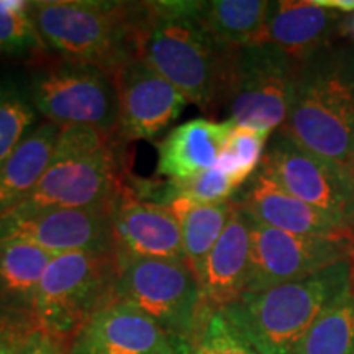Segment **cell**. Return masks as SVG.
Here are the masks:
<instances>
[{"label":"cell","mask_w":354,"mask_h":354,"mask_svg":"<svg viewBox=\"0 0 354 354\" xmlns=\"http://www.w3.org/2000/svg\"><path fill=\"white\" fill-rule=\"evenodd\" d=\"M117 274L113 251L56 254L35 300L33 320L38 328L68 343L95 310L113 299Z\"/></svg>","instance_id":"8"},{"label":"cell","mask_w":354,"mask_h":354,"mask_svg":"<svg viewBox=\"0 0 354 354\" xmlns=\"http://www.w3.org/2000/svg\"><path fill=\"white\" fill-rule=\"evenodd\" d=\"M279 130L307 151L349 171L354 158V43L336 39L299 66L294 100Z\"/></svg>","instance_id":"1"},{"label":"cell","mask_w":354,"mask_h":354,"mask_svg":"<svg viewBox=\"0 0 354 354\" xmlns=\"http://www.w3.org/2000/svg\"><path fill=\"white\" fill-rule=\"evenodd\" d=\"M66 354H179V344L141 310L113 297L71 336Z\"/></svg>","instance_id":"14"},{"label":"cell","mask_w":354,"mask_h":354,"mask_svg":"<svg viewBox=\"0 0 354 354\" xmlns=\"http://www.w3.org/2000/svg\"><path fill=\"white\" fill-rule=\"evenodd\" d=\"M37 323L32 318H24L0 312V354H17Z\"/></svg>","instance_id":"30"},{"label":"cell","mask_w":354,"mask_h":354,"mask_svg":"<svg viewBox=\"0 0 354 354\" xmlns=\"http://www.w3.org/2000/svg\"><path fill=\"white\" fill-rule=\"evenodd\" d=\"M349 259L354 264V221L351 225V230H349Z\"/></svg>","instance_id":"32"},{"label":"cell","mask_w":354,"mask_h":354,"mask_svg":"<svg viewBox=\"0 0 354 354\" xmlns=\"http://www.w3.org/2000/svg\"><path fill=\"white\" fill-rule=\"evenodd\" d=\"M240 189L232 177L214 166L190 179L169 180L162 184V203L169 205L177 197H184L196 203H220L233 198Z\"/></svg>","instance_id":"29"},{"label":"cell","mask_w":354,"mask_h":354,"mask_svg":"<svg viewBox=\"0 0 354 354\" xmlns=\"http://www.w3.org/2000/svg\"><path fill=\"white\" fill-rule=\"evenodd\" d=\"M179 354H259L238 333L221 310H212Z\"/></svg>","instance_id":"28"},{"label":"cell","mask_w":354,"mask_h":354,"mask_svg":"<svg viewBox=\"0 0 354 354\" xmlns=\"http://www.w3.org/2000/svg\"><path fill=\"white\" fill-rule=\"evenodd\" d=\"M346 13L322 7L317 0L269 3L264 43H271L300 66L346 32Z\"/></svg>","instance_id":"16"},{"label":"cell","mask_w":354,"mask_h":354,"mask_svg":"<svg viewBox=\"0 0 354 354\" xmlns=\"http://www.w3.org/2000/svg\"><path fill=\"white\" fill-rule=\"evenodd\" d=\"M17 354H66V343L35 326Z\"/></svg>","instance_id":"31"},{"label":"cell","mask_w":354,"mask_h":354,"mask_svg":"<svg viewBox=\"0 0 354 354\" xmlns=\"http://www.w3.org/2000/svg\"><path fill=\"white\" fill-rule=\"evenodd\" d=\"M353 294H354V292H353Z\"/></svg>","instance_id":"35"},{"label":"cell","mask_w":354,"mask_h":354,"mask_svg":"<svg viewBox=\"0 0 354 354\" xmlns=\"http://www.w3.org/2000/svg\"><path fill=\"white\" fill-rule=\"evenodd\" d=\"M251 263L250 216L238 205L196 276L205 307L221 310L246 290Z\"/></svg>","instance_id":"17"},{"label":"cell","mask_w":354,"mask_h":354,"mask_svg":"<svg viewBox=\"0 0 354 354\" xmlns=\"http://www.w3.org/2000/svg\"><path fill=\"white\" fill-rule=\"evenodd\" d=\"M349 177H351V184H353V194H354V158L349 165Z\"/></svg>","instance_id":"33"},{"label":"cell","mask_w":354,"mask_h":354,"mask_svg":"<svg viewBox=\"0 0 354 354\" xmlns=\"http://www.w3.org/2000/svg\"><path fill=\"white\" fill-rule=\"evenodd\" d=\"M234 198L251 218L268 227L307 236L349 240V232L330 216L290 196L261 171L254 172Z\"/></svg>","instance_id":"18"},{"label":"cell","mask_w":354,"mask_h":354,"mask_svg":"<svg viewBox=\"0 0 354 354\" xmlns=\"http://www.w3.org/2000/svg\"><path fill=\"white\" fill-rule=\"evenodd\" d=\"M295 354H354V294L317 318Z\"/></svg>","instance_id":"25"},{"label":"cell","mask_w":354,"mask_h":354,"mask_svg":"<svg viewBox=\"0 0 354 354\" xmlns=\"http://www.w3.org/2000/svg\"><path fill=\"white\" fill-rule=\"evenodd\" d=\"M39 122L26 79L0 82V166Z\"/></svg>","instance_id":"24"},{"label":"cell","mask_w":354,"mask_h":354,"mask_svg":"<svg viewBox=\"0 0 354 354\" xmlns=\"http://www.w3.org/2000/svg\"><path fill=\"white\" fill-rule=\"evenodd\" d=\"M250 225L251 263L245 292L300 281L338 261L349 259V240L282 232L251 216Z\"/></svg>","instance_id":"12"},{"label":"cell","mask_w":354,"mask_h":354,"mask_svg":"<svg viewBox=\"0 0 354 354\" xmlns=\"http://www.w3.org/2000/svg\"><path fill=\"white\" fill-rule=\"evenodd\" d=\"M112 251L117 263L184 259L179 221L167 205L143 201L127 184L113 207Z\"/></svg>","instance_id":"15"},{"label":"cell","mask_w":354,"mask_h":354,"mask_svg":"<svg viewBox=\"0 0 354 354\" xmlns=\"http://www.w3.org/2000/svg\"><path fill=\"white\" fill-rule=\"evenodd\" d=\"M269 3L266 0L202 2L201 21L225 50L264 43Z\"/></svg>","instance_id":"22"},{"label":"cell","mask_w":354,"mask_h":354,"mask_svg":"<svg viewBox=\"0 0 354 354\" xmlns=\"http://www.w3.org/2000/svg\"><path fill=\"white\" fill-rule=\"evenodd\" d=\"M26 82L43 120L117 133L118 94L107 71L48 53L33 61Z\"/></svg>","instance_id":"7"},{"label":"cell","mask_w":354,"mask_h":354,"mask_svg":"<svg viewBox=\"0 0 354 354\" xmlns=\"http://www.w3.org/2000/svg\"><path fill=\"white\" fill-rule=\"evenodd\" d=\"M167 207L179 221L185 261L196 271L223 233L236 209V198L220 203H196L177 197Z\"/></svg>","instance_id":"23"},{"label":"cell","mask_w":354,"mask_h":354,"mask_svg":"<svg viewBox=\"0 0 354 354\" xmlns=\"http://www.w3.org/2000/svg\"><path fill=\"white\" fill-rule=\"evenodd\" d=\"M118 94L117 135L122 140H154L187 107L189 100L141 57L113 74Z\"/></svg>","instance_id":"13"},{"label":"cell","mask_w":354,"mask_h":354,"mask_svg":"<svg viewBox=\"0 0 354 354\" xmlns=\"http://www.w3.org/2000/svg\"><path fill=\"white\" fill-rule=\"evenodd\" d=\"M266 177L346 232L354 221V194L349 171L310 153L277 130L266 146L259 169Z\"/></svg>","instance_id":"10"},{"label":"cell","mask_w":354,"mask_h":354,"mask_svg":"<svg viewBox=\"0 0 354 354\" xmlns=\"http://www.w3.org/2000/svg\"><path fill=\"white\" fill-rule=\"evenodd\" d=\"M353 292L354 264L343 259L300 281L243 292L221 312L259 354H295L317 318Z\"/></svg>","instance_id":"2"},{"label":"cell","mask_w":354,"mask_h":354,"mask_svg":"<svg viewBox=\"0 0 354 354\" xmlns=\"http://www.w3.org/2000/svg\"><path fill=\"white\" fill-rule=\"evenodd\" d=\"M299 66L271 43L227 50L216 110L234 127L272 135L294 100Z\"/></svg>","instance_id":"6"},{"label":"cell","mask_w":354,"mask_h":354,"mask_svg":"<svg viewBox=\"0 0 354 354\" xmlns=\"http://www.w3.org/2000/svg\"><path fill=\"white\" fill-rule=\"evenodd\" d=\"M59 131V127L41 118L0 166V216L24 202L41 180Z\"/></svg>","instance_id":"20"},{"label":"cell","mask_w":354,"mask_h":354,"mask_svg":"<svg viewBox=\"0 0 354 354\" xmlns=\"http://www.w3.org/2000/svg\"><path fill=\"white\" fill-rule=\"evenodd\" d=\"M271 135L245 127H233L216 167L243 187L259 169Z\"/></svg>","instance_id":"27"},{"label":"cell","mask_w":354,"mask_h":354,"mask_svg":"<svg viewBox=\"0 0 354 354\" xmlns=\"http://www.w3.org/2000/svg\"><path fill=\"white\" fill-rule=\"evenodd\" d=\"M202 2H143L138 57L203 112L216 110L227 50L201 21Z\"/></svg>","instance_id":"3"},{"label":"cell","mask_w":354,"mask_h":354,"mask_svg":"<svg viewBox=\"0 0 354 354\" xmlns=\"http://www.w3.org/2000/svg\"><path fill=\"white\" fill-rule=\"evenodd\" d=\"M233 127L227 120L194 118L172 128L158 145V176L185 180L212 169Z\"/></svg>","instance_id":"19"},{"label":"cell","mask_w":354,"mask_h":354,"mask_svg":"<svg viewBox=\"0 0 354 354\" xmlns=\"http://www.w3.org/2000/svg\"><path fill=\"white\" fill-rule=\"evenodd\" d=\"M123 141L117 133L91 127L61 128L41 180L7 214L115 205L128 184Z\"/></svg>","instance_id":"4"},{"label":"cell","mask_w":354,"mask_h":354,"mask_svg":"<svg viewBox=\"0 0 354 354\" xmlns=\"http://www.w3.org/2000/svg\"><path fill=\"white\" fill-rule=\"evenodd\" d=\"M349 26H351V32H353V35H354V17L351 19V21H349Z\"/></svg>","instance_id":"34"},{"label":"cell","mask_w":354,"mask_h":354,"mask_svg":"<svg viewBox=\"0 0 354 354\" xmlns=\"http://www.w3.org/2000/svg\"><path fill=\"white\" fill-rule=\"evenodd\" d=\"M30 6L50 55L97 66L112 76L138 57L143 2L37 0Z\"/></svg>","instance_id":"5"},{"label":"cell","mask_w":354,"mask_h":354,"mask_svg":"<svg viewBox=\"0 0 354 354\" xmlns=\"http://www.w3.org/2000/svg\"><path fill=\"white\" fill-rule=\"evenodd\" d=\"M0 53L33 59L48 55L26 0H0Z\"/></svg>","instance_id":"26"},{"label":"cell","mask_w":354,"mask_h":354,"mask_svg":"<svg viewBox=\"0 0 354 354\" xmlns=\"http://www.w3.org/2000/svg\"><path fill=\"white\" fill-rule=\"evenodd\" d=\"M115 205L39 209L0 216V243H25L51 254L112 251Z\"/></svg>","instance_id":"11"},{"label":"cell","mask_w":354,"mask_h":354,"mask_svg":"<svg viewBox=\"0 0 354 354\" xmlns=\"http://www.w3.org/2000/svg\"><path fill=\"white\" fill-rule=\"evenodd\" d=\"M53 258L25 243H0V312L33 320L39 282Z\"/></svg>","instance_id":"21"},{"label":"cell","mask_w":354,"mask_h":354,"mask_svg":"<svg viewBox=\"0 0 354 354\" xmlns=\"http://www.w3.org/2000/svg\"><path fill=\"white\" fill-rule=\"evenodd\" d=\"M117 264L113 297L141 310L179 346L196 335L212 312L187 261L131 259Z\"/></svg>","instance_id":"9"}]
</instances>
